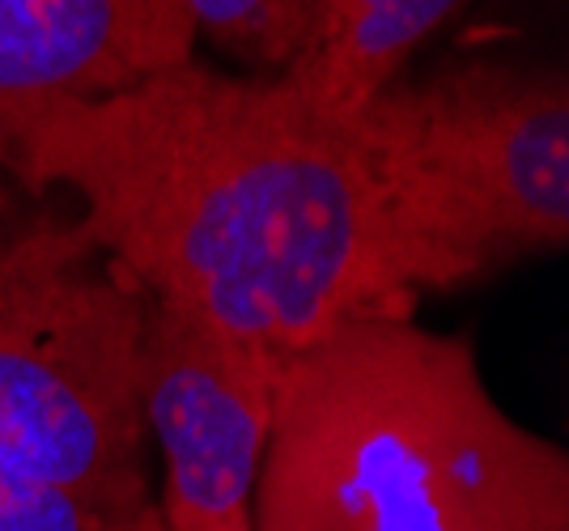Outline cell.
<instances>
[{
	"label": "cell",
	"instance_id": "6",
	"mask_svg": "<svg viewBox=\"0 0 569 531\" xmlns=\"http://www.w3.org/2000/svg\"><path fill=\"white\" fill-rule=\"evenodd\" d=\"M183 0H0V128L43 102L123 94L196 60Z\"/></svg>",
	"mask_w": 569,
	"mask_h": 531
},
{
	"label": "cell",
	"instance_id": "7",
	"mask_svg": "<svg viewBox=\"0 0 569 531\" xmlns=\"http://www.w3.org/2000/svg\"><path fill=\"white\" fill-rule=\"evenodd\" d=\"M468 0H302V34L281 77L332 120L396 86L408 60Z\"/></svg>",
	"mask_w": 569,
	"mask_h": 531
},
{
	"label": "cell",
	"instance_id": "5",
	"mask_svg": "<svg viewBox=\"0 0 569 531\" xmlns=\"http://www.w3.org/2000/svg\"><path fill=\"white\" fill-rule=\"evenodd\" d=\"M281 362L149 302L144 430L162 455V531H256Z\"/></svg>",
	"mask_w": 569,
	"mask_h": 531
},
{
	"label": "cell",
	"instance_id": "2",
	"mask_svg": "<svg viewBox=\"0 0 569 531\" xmlns=\"http://www.w3.org/2000/svg\"><path fill=\"white\" fill-rule=\"evenodd\" d=\"M256 531H569V455L468 337L366 314L281 362Z\"/></svg>",
	"mask_w": 569,
	"mask_h": 531
},
{
	"label": "cell",
	"instance_id": "9",
	"mask_svg": "<svg viewBox=\"0 0 569 531\" xmlns=\"http://www.w3.org/2000/svg\"><path fill=\"white\" fill-rule=\"evenodd\" d=\"M196 34L251 73H281L302 34V0H183Z\"/></svg>",
	"mask_w": 569,
	"mask_h": 531
},
{
	"label": "cell",
	"instance_id": "3",
	"mask_svg": "<svg viewBox=\"0 0 569 531\" xmlns=\"http://www.w3.org/2000/svg\"><path fill=\"white\" fill-rule=\"evenodd\" d=\"M353 137L412 293L463 290L569 242V77L459 60L370 98Z\"/></svg>",
	"mask_w": 569,
	"mask_h": 531
},
{
	"label": "cell",
	"instance_id": "4",
	"mask_svg": "<svg viewBox=\"0 0 569 531\" xmlns=\"http://www.w3.org/2000/svg\"><path fill=\"white\" fill-rule=\"evenodd\" d=\"M149 293L81 221L0 247V459L107 507H144Z\"/></svg>",
	"mask_w": 569,
	"mask_h": 531
},
{
	"label": "cell",
	"instance_id": "1",
	"mask_svg": "<svg viewBox=\"0 0 569 531\" xmlns=\"http://www.w3.org/2000/svg\"><path fill=\"white\" fill-rule=\"evenodd\" d=\"M0 170L77 196L81 230L149 302L277 358L417 311L353 123L281 73L188 60L123 94L26 107L0 128Z\"/></svg>",
	"mask_w": 569,
	"mask_h": 531
},
{
	"label": "cell",
	"instance_id": "8",
	"mask_svg": "<svg viewBox=\"0 0 569 531\" xmlns=\"http://www.w3.org/2000/svg\"><path fill=\"white\" fill-rule=\"evenodd\" d=\"M0 531H162L158 507H107L0 459Z\"/></svg>",
	"mask_w": 569,
	"mask_h": 531
}]
</instances>
